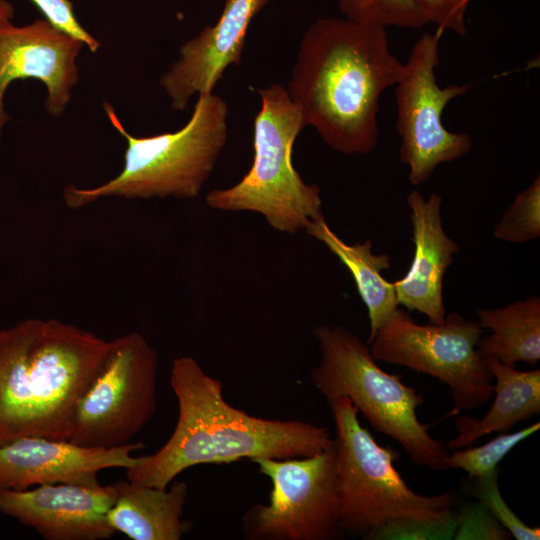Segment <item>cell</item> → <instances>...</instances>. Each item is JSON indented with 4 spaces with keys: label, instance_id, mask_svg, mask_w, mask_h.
<instances>
[{
    "label": "cell",
    "instance_id": "cell-20",
    "mask_svg": "<svg viewBox=\"0 0 540 540\" xmlns=\"http://www.w3.org/2000/svg\"><path fill=\"white\" fill-rule=\"evenodd\" d=\"M481 328L491 330L480 337L478 353L484 358H495L515 366L525 362L535 366L540 360V298L530 296L502 308L477 309Z\"/></svg>",
    "mask_w": 540,
    "mask_h": 540
},
{
    "label": "cell",
    "instance_id": "cell-1",
    "mask_svg": "<svg viewBox=\"0 0 540 540\" xmlns=\"http://www.w3.org/2000/svg\"><path fill=\"white\" fill-rule=\"evenodd\" d=\"M402 69L385 27L319 18L300 40L286 89L305 127L336 152L363 155L378 144L380 98Z\"/></svg>",
    "mask_w": 540,
    "mask_h": 540
},
{
    "label": "cell",
    "instance_id": "cell-15",
    "mask_svg": "<svg viewBox=\"0 0 540 540\" xmlns=\"http://www.w3.org/2000/svg\"><path fill=\"white\" fill-rule=\"evenodd\" d=\"M270 1L225 0L217 21L182 44L160 78L174 110H185L194 95L214 92L225 70L241 63L250 23Z\"/></svg>",
    "mask_w": 540,
    "mask_h": 540
},
{
    "label": "cell",
    "instance_id": "cell-18",
    "mask_svg": "<svg viewBox=\"0 0 540 540\" xmlns=\"http://www.w3.org/2000/svg\"><path fill=\"white\" fill-rule=\"evenodd\" d=\"M485 361L495 379L493 404L480 420L458 416V434L448 441L447 450L465 448L493 432H509L517 423L540 413V369L521 371L495 358Z\"/></svg>",
    "mask_w": 540,
    "mask_h": 540
},
{
    "label": "cell",
    "instance_id": "cell-9",
    "mask_svg": "<svg viewBox=\"0 0 540 540\" xmlns=\"http://www.w3.org/2000/svg\"><path fill=\"white\" fill-rule=\"evenodd\" d=\"M158 362L157 352L138 332L111 340L77 405L69 441L104 449L132 442L156 411Z\"/></svg>",
    "mask_w": 540,
    "mask_h": 540
},
{
    "label": "cell",
    "instance_id": "cell-21",
    "mask_svg": "<svg viewBox=\"0 0 540 540\" xmlns=\"http://www.w3.org/2000/svg\"><path fill=\"white\" fill-rule=\"evenodd\" d=\"M345 18L382 27L419 29L428 21L412 0H336Z\"/></svg>",
    "mask_w": 540,
    "mask_h": 540
},
{
    "label": "cell",
    "instance_id": "cell-2",
    "mask_svg": "<svg viewBox=\"0 0 540 540\" xmlns=\"http://www.w3.org/2000/svg\"><path fill=\"white\" fill-rule=\"evenodd\" d=\"M170 385L178 402L176 426L157 452L140 456L126 469L133 484L165 489L196 465L309 457L334 442L326 427L256 417L233 407L223 397L221 382L190 356L174 359Z\"/></svg>",
    "mask_w": 540,
    "mask_h": 540
},
{
    "label": "cell",
    "instance_id": "cell-7",
    "mask_svg": "<svg viewBox=\"0 0 540 540\" xmlns=\"http://www.w3.org/2000/svg\"><path fill=\"white\" fill-rule=\"evenodd\" d=\"M258 95L251 167L233 186L211 190L205 202L216 210L259 213L275 230L294 234L323 215L320 188L306 183L292 162L294 143L305 125L281 84L259 89Z\"/></svg>",
    "mask_w": 540,
    "mask_h": 540
},
{
    "label": "cell",
    "instance_id": "cell-23",
    "mask_svg": "<svg viewBox=\"0 0 540 540\" xmlns=\"http://www.w3.org/2000/svg\"><path fill=\"white\" fill-rule=\"evenodd\" d=\"M494 238L514 244L540 237V176L517 194L493 230Z\"/></svg>",
    "mask_w": 540,
    "mask_h": 540
},
{
    "label": "cell",
    "instance_id": "cell-6",
    "mask_svg": "<svg viewBox=\"0 0 540 540\" xmlns=\"http://www.w3.org/2000/svg\"><path fill=\"white\" fill-rule=\"evenodd\" d=\"M312 334L321 360L310 377L327 403L347 397L371 427L399 443L415 465L447 470L443 442L429 434L431 425L418 420L422 395L405 385L399 375L382 370L368 344L347 328L317 325Z\"/></svg>",
    "mask_w": 540,
    "mask_h": 540
},
{
    "label": "cell",
    "instance_id": "cell-5",
    "mask_svg": "<svg viewBox=\"0 0 540 540\" xmlns=\"http://www.w3.org/2000/svg\"><path fill=\"white\" fill-rule=\"evenodd\" d=\"M103 108L126 140L123 168L94 188L68 184L63 191L68 208L79 209L105 197L193 199L200 194L228 138L229 108L222 97L214 92L198 95L182 128L148 137L128 133L110 103L104 102Z\"/></svg>",
    "mask_w": 540,
    "mask_h": 540
},
{
    "label": "cell",
    "instance_id": "cell-14",
    "mask_svg": "<svg viewBox=\"0 0 540 540\" xmlns=\"http://www.w3.org/2000/svg\"><path fill=\"white\" fill-rule=\"evenodd\" d=\"M114 485L45 484L0 490V513L36 530L46 540H101L115 531L107 521Z\"/></svg>",
    "mask_w": 540,
    "mask_h": 540
},
{
    "label": "cell",
    "instance_id": "cell-13",
    "mask_svg": "<svg viewBox=\"0 0 540 540\" xmlns=\"http://www.w3.org/2000/svg\"><path fill=\"white\" fill-rule=\"evenodd\" d=\"M141 442L104 449L77 445L69 440L20 437L0 445V490H24L45 484H100L98 472L134 466L133 452Z\"/></svg>",
    "mask_w": 540,
    "mask_h": 540
},
{
    "label": "cell",
    "instance_id": "cell-11",
    "mask_svg": "<svg viewBox=\"0 0 540 540\" xmlns=\"http://www.w3.org/2000/svg\"><path fill=\"white\" fill-rule=\"evenodd\" d=\"M442 34L436 29L416 40L395 84L399 159L408 167V180L414 186L427 182L440 164L465 156L473 147L469 134L449 131L442 120L448 103L472 86L437 83Z\"/></svg>",
    "mask_w": 540,
    "mask_h": 540
},
{
    "label": "cell",
    "instance_id": "cell-24",
    "mask_svg": "<svg viewBox=\"0 0 540 540\" xmlns=\"http://www.w3.org/2000/svg\"><path fill=\"white\" fill-rule=\"evenodd\" d=\"M499 468L491 474L469 478L466 490L484 504L496 520L517 540H539L540 528L526 525L508 506L498 486Z\"/></svg>",
    "mask_w": 540,
    "mask_h": 540
},
{
    "label": "cell",
    "instance_id": "cell-27",
    "mask_svg": "<svg viewBox=\"0 0 540 540\" xmlns=\"http://www.w3.org/2000/svg\"><path fill=\"white\" fill-rule=\"evenodd\" d=\"M428 23L437 30L452 31L459 36L467 33L466 12L471 0H412Z\"/></svg>",
    "mask_w": 540,
    "mask_h": 540
},
{
    "label": "cell",
    "instance_id": "cell-26",
    "mask_svg": "<svg viewBox=\"0 0 540 540\" xmlns=\"http://www.w3.org/2000/svg\"><path fill=\"white\" fill-rule=\"evenodd\" d=\"M55 29L71 36L95 53L101 44L79 23L70 0H29Z\"/></svg>",
    "mask_w": 540,
    "mask_h": 540
},
{
    "label": "cell",
    "instance_id": "cell-22",
    "mask_svg": "<svg viewBox=\"0 0 540 540\" xmlns=\"http://www.w3.org/2000/svg\"><path fill=\"white\" fill-rule=\"evenodd\" d=\"M540 422H536L516 432L499 433L489 442L477 447L457 449L446 457L447 469H462L469 478L482 477L498 469V463L517 444L537 432Z\"/></svg>",
    "mask_w": 540,
    "mask_h": 540
},
{
    "label": "cell",
    "instance_id": "cell-12",
    "mask_svg": "<svg viewBox=\"0 0 540 540\" xmlns=\"http://www.w3.org/2000/svg\"><path fill=\"white\" fill-rule=\"evenodd\" d=\"M83 45L45 19L24 26L0 22V131L11 119L4 95L17 79L40 80L47 88L46 111L54 117L62 115L79 80L76 59Z\"/></svg>",
    "mask_w": 540,
    "mask_h": 540
},
{
    "label": "cell",
    "instance_id": "cell-19",
    "mask_svg": "<svg viewBox=\"0 0 540 540\" xmlns=\"http://www.w3.org/2000/svg\"><path fill=\"white\" fill-rule=\"evenodd\" d=\"M305 231L323 243L353 277L368 312L369 345L378 329L399 306L394 283L387 281L381 274L390 268L391 257L387 254H374L369 239L362 243L347 244L329 227L323 215L312 220Z\"/></svg>",
    "mask_w": 540,
    "mask_h": 540
},
{
    "label": "cell",
    "instance_id": "cell-4",
    "mask_svg": "<svg viewBox=\"0 0 540 540\" xmlns=\"http://www.w3.org/2000/svg\"><path fill=\"white\" fill-rule=\"evenodd\" d=\"M336 429L340 527L365 540H449L456 529L455 491L415 493L394 466L396 451L379 445L347 397L328 403Z\"/></svg>",
    "mask_w": 540,
    "mask_h": 540
},
{
    "label": "cell",
    "instance_id": "cell-10",
    "mask_svg": "<svg viewBox=\"0 0 540 540\" xmlns=\"http://www.w3.org/2000/svg\"><path fill=\"white\" fill-rule=\"evenodd\" d=\"M272 489L266 505H255L243 518L249 539L335 540L343 538L335 442L323 452L288 459L256 458Z\"/></svg>",
    "mask_w": 540,
    "mask_h": 540
},
{
    "label": "cell",
    "instance_id": "cell-16",
    "mask_svg": "<svg viewBox=\"0 0 540 540\" xmlns=\"http://www.w3.org/2000/svg\"><path fill=\"white\" fill-rule=\"evenodd\" d=\"M442 196L428 198L418 190L406 197L413 228L414 253L406 274L395 280L398 305L424 314L429 323H442L446 316L443 279L459 252V245L444 230Z\"/></svg>",
    "mask_w": 540,
    "mask_h": 540
},
{
    "label": "cell",
    "instance_id": "cell-25",
    "mask_svg": "<svg viewBox=\"0 0 540 540\" xmlns=\"http://www.w3.org/2000/svg\"><path fill=\"white\" fill-rule=\"evenodd\" d=\"M512 536L480 501L458 505L452 539L509 540Z\"/></svg>",
    "mask_w": 540,
    "mask_h": 540
},
{
    "label": "cell",
    "instance_id": "cell-3",
    "mask_svg": "<svg viewBox=\"0 0 540 540\" xmlns=\"http://www.w3.org/2000/svg\"><path fill=\"white\" fill-rule=\"evenodd\" d=\"M111 347L58 319L0 329V445L25 436L70 440L77 405Z\"/></svg>",
    "mask_w": 540,
    "mask_h": 540
},
{
    "label": "cell",
    "instance_id": "cell-17",
    "mask_svg": "<svg viewBox=\"0 0 540 540\" xmlns=\"http://www.w3.org/2000/svg\"><path fill=\"white\" fill-rule=\"evenodd\" d=\"M113 485L117 497L107 521L115 532L132 540H180L189 530L182 518L188 496L185 482L176 481L165 489L136 485L127 479Z\"/></svg>",
    "mask_w": 540,
    "mask_h": 540
},
{
    "label": "cell",
    "instance_id": "cell-8",
    "mask_svg": "<svg viewBox=\"0 0 540 540\" xmlns=\"http://www.w3.org/2000/svg\"><path fill=\"white\" fill-rule=\"evenodd\" d=\"M482 331L478 321L457 312L446 314L442 323L421 325L397 307L369 348L376 361L405 366L447 385L454 402L449 415L456 416L494 395L493 376L477 351Z\"/></svg>",
    "mask_w": 540,
    "mask_h": 540
},
{
    "label": "cell",
    "instance_id": "cell-28",
    "mask_svg": "<svg viewBox=\"0 0 540 540\" xmlns=\"http://www.w3.org/2000/svg\"><path fill=\"white\" fill-rule=\"evenodd\" d=\"M14 12V6L11 2L0 0V22L11 20Z\"/></svg>",
    "mask_w": 540,
    "mask_h": 540
}]
</instances>
